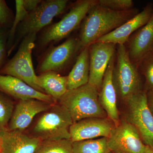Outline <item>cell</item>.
I'll list each match as a JSON object with an SVG mask.
<instances>
[{
	"instance_id": "21",
	"label": "cell",
	"mask_w": 153,
	"mask_h": 153,
	"mask_svg": "<svg viewBox=\"0 0 153 153\" xmlns=\"http://www.w3.org/2000/svg\"><path fill=\"white\" fill-rule=\"evenodd\" d=\"M74 153H109L108 138L100 137L73 143Z\"/></svg>"
},
{
	"instance_id": "6",
	"label": "cell",
	"mask_w": 153,
	"mask_h": 153,
	"mask_svg": "<svg viewBox=\"0 0 153 153\" xmlns=\"http://www.w3.org/2000/svg\"><path fill=\"white\" fill-rule=\"evenodd\" d=\"M67 0L43 1L35 10L29 13L27 16L18 27L17 38L15 44L9 50L8 55L26 36L36 34L51 24L55 17L66 10Z\"/></svg>"
},
{
	"instance_id": "9",
	"label": "cell",
	"mask_w": 153,
	"mask_h": 153,
	"mask_svg": "<svg viewBox=\"0 0 153 153\" xmlns=\"http://www.w3.org/2000/svg\"><path fill=\"white\" fill-rule=\"evenodd\" d=\"M81 51L79 39L70 38L62 44L52 47L45 54L38 65L39 74L57 72L65 69L78 51Z\"/></svg>"
},
{
	"instance_id": "11",
	"label": "cell",
	"mask_w": 153,
	"mask_h": 153,
	"mask_svg": "<svg viewBox=\"0 0 153 153\" xmlns=\"http://www.w3.org/2000/svg\"><path fill=\"white\" fill-rule=\"evenodd\" d=\"M115 44L95 42L89 47V71L88 84L99 91L105 71L115 55Z\"/></svg>"
},
{
	"instance_id": "27",
	"label": "cell",
	"mask_w": 153,
	"mask_h": 153,
	"mask_svg": "<svg viewBox=\"0 0 153 153\" xmlns=\"http://www.w3.org/2000/svg\"><path fill=\"white\" fill-rule=\"evenodd\" d=\"M11 18V12L6 2L0 0V25L8 23Z\"/></svg>"
},
{
	"instance_id": "28",
	"label": "cell",
	"mask_w": 153,
	"mask_h": 153,
	"mask_svg": "<svg viewBox=\"0 0 153 153\" xmlns=\"http://www.w3.org/2000/svg\"><path fill=\"white\" fill-rule=\"evenodd\" d=\"M6 36L5 33L0 29V66L4 60L6 52Z\"/></svg>"
},
{
	"instance_id": "14",
	"label": "cell",
	"mask_w": 153,
	"mask_h": 153,
	"mask_svg": "<svg viewBox=\"0 0 153 153\" xmlns=\"http://www.w3.org/2000/svg\"><path fill=\"white\" fill-rule=\"evenodd\" d=\"M153 13L152 6L148 5L123 25L96 42L112 43L116 45L125 44L134 32L147 23Z\"/></svg>"
},
{
	"instance_id": "10",
	"label": "cell",
	"mask_w": 153,
	"mask_h": 153,
	"mask_svg": "<svg viewBox=\"0 0 153 153\" xmlns=\"http://www.w3.org/2000/svg\"><path fill=\"white\" fill-rule=\"evenodd\" d=\"M108 143L113 153H143L146 148L136 129L126 120L115 125Z\"/></svg>"
},
{
	"instance_id": "29",
	"label": "cell",
	"mask_w": 153,
	"mask_h": 153,
	"mask_svg": "<svg viewBox=\"0 0 153 153\" xmlns=\"http://www.w3.org/2000/svg\"><path fill=\"white\" fill-rule=\"evenodd\" d=\"M42 1L41 0H23V5L26 10L30 13L37 9Z\"/></svg>"
},
{
	"instance_id": "23",
	"label": "cell",
	"mask_w": 153,
	"mask_h": 153,
	"mask_svg": "<svg viewBox=\"0 0 153 153\" xmlns=\"http://www.w3.org/2000/svg\"><path fill=\"white\" fill-rule=\"evenodd\" d=\"M14 108L13 102L0 93V130L7 129Z\"/></svg>"
},
{
	"instance_id": "18",
	"label": "cell",
	"mask_w": 153,
	"mask_h": 153,
	"mask_svg": "<svg viewBox=\"0 0 153 153\" xmlns=\"http://www.w3.org/2000/svg\"><path fill=\"white\" fill-rule=\"evenodd\" d=\"M127 50L134 64L139 63L153 49V13L146 25L129 39Z\"/></svg>"
},
{
	"instance_id": "19",
	"label": "cell",
	"mask_w": 153,
	"mask_h": 153,
	"mask_svg": "<svg viewBox=\"0 0 153 153\" xmlns=\"http://www.w3.org/2000/svg\"><path fill=\"white\" fill-rule=\"evenodd\" d=\"M89 71V47H86L80 51L74 66L67 76L68 90L75 89L88 84Z\"/></svg>"
},
{
	"instance_id": "20",
	"label": "cell",
	"mask_w": 153,
	"mask_h": 153,
	"mask_svg": "<svg viewBox=\"0 0 153 153\" xmlns=\"http://www.w3.org/2000/svg\"><path fill=\"white\" fill-rule=\"evenodd\" d=\"M67 81V76H61L57 72L52 71L37 75L39 86L56 102H58L68 91Z\"/></svg>"
},
{
	"instance_id": "3",
	"label": "cell",
	"mask_w": 153,
	"mask_h": 153,
	"mask_svg": "<svg viewBox=\"0 0 153 153\" xmlns=\"http://www.w3.org/2000/svg\"><path fill=\"white\" fill-rule=\"evenodd\" d=\"M98 94V91L88 83L67 91L58 103L68 111L73 123L87 118H107L99 101Z\"/></svg>"
},
{
	"instance_id": "13",
	"label": "cell",
	"mask_w": 153,
	"mask_h": 153,
	"mask_svg": "<svg viewBox=\"0 0 153 153\" xmlns=\"http://www.w3.org/2000/svg\"><path fill=\"white\" fill-rule=\"evenodd\" d=\"M53 104L35 99L19 100L14 108L7 129L25 131L38 115L47 110Z\"/></svg>"
},
{
	"instance_id": "7",
	"label": "cell",
	"mask_w": 153,
	"mask_h": 153,
	"mask_svg": "<svg viewBox=\"0 0 153 153\" xmlns=\"http://www.w3.org/2000/svg\"><path fill=\"white\" fill-rule=\"evenodd\" d=\"M98 0H80L74 3L69 12L60 21L47 28L40 39V45L45 47L66 38L81 25L83 19Z\"/></svg>"
},
{
	"instance_id": "17",
	"label": "cell",
	"mask_w": 153,
	"mask_h": 153,
	"mask_svg": "<svg viewBox=\"0 0 153 153\" xmlns=\"http://www.w3.org/2000/svg\"><path fill=\"white\" fill-rule=\"evenodd\" d=\"M0 91L19 100L35 99L56 103L47 94L38 91L21 79L10 75L0 74Z\"/></svg>"
},
{
	"instance_id": "8",
	"label": "cell",
	"mask_w": 153,
	"mask_h": 153,
	"mask_svg": "<svg viewBox=\"0 0 153 153\" xmlns=\"http://www.w3.org/2000/svg\"><path fill=\"white\" fill-rule=\"evenodd\" d=\"M125 102L127 106L126 120L136 129L146 146L153 147V116L148 107L146 91L142 90Z\"/></svg>"
},
{
	"instance_id": "4",
	"label": "cell",
	"mask_w": 153,
	"mask_h": 153,
	"mask_svg": "<svg viewBox=\"0 0 153 153\" xmlns=\"http://www.w3.org/2000/svg\"><path fill=\"white\" fill-rule=\"evenodd\" d=\"M112 79L117 97L126 102L131 97L143 90L141 81L135 65L129 57L125 44L117 45Z\"/></svg>"
},
{
	"instance_id": "12",
	"label": "cell",
	"mask_w": 153,
	"mask_h": 153,
	"mask_svg": "<svg viewBox=\"0 0 153 153\" xmlns=\"http://www.w3.org/2000/svg\"><path fill=\"white\" fill-rule=\"evenodd\" d=\"M115 124L108 118L89 117L74 123L70 126V139L72 142L108 138Z\"/></svg>"
},
{
	"instance_id": "2",
	"label": "cell",
	"mask_w": 153,
	"mask_h": 153,
	"mask_svg": "<svg viewBox=\"0 0 153 153\" xmlns=\"http://www.w3.org/2000/svg\"><path fill=\"white\" fill-rule=\"evenodd\" d=\"M73 123L68 111L56 102L36 117L28 133L41 141L70 139L69 128Z\"/></svg>"
},
{
	"instance_id": "1",
	"label": "cell",
	"mask_w": 153,
	"mask_h": 153,
	"mask_svg": "<svg viewBox=\"0 0 153 153\" xmlns=\"http://www.w3.org/2000/svg\"><path fill=\"white\" fill-rule=\"evenodd\" d=\"M133 9L113 10L97 4L88 13L81 25L79 39L81 50L120 27L136 15Z\"/></svg>"
},
{
	"instance_id": "31",
	"label": "cell",
	"mask_w": 153,
	"mask_h": 153,
	"mask_svg": "<svg viewBox=\"0 0 153 153\" xmlns=\"http://www.w3.org/2000/svg\"><path fill=\"white\" fill-rule=\"evenodd\" d=\"M143 153H153V147L146 146V149Z\"/></svg>"
},
{
	"instance_id": "32",
	"label": "cell",
	"mask_w": 153,
	"mask_h": 153,
	"mask_svg": "<svg viewBox=\"0 0 153 153\" xmlns=\"http://www.w3.org/2000/svg\"><path fill=\"white\" fill-rule=\"evenodd\" d=\"M2 151V142L1 136H0V153H1Z\"/></svg>"
},
{
	"instance_id": "30",
	"label": "cell",
	"mask_w": 153,
	"mask_h": 153,
	"mask_svg": "<svg viewBox=\"0 0 153 153\" xmlns=\"http://www.w3.org/2000/svg\"><path fill=\"white\" fill-rule=\"evenodd\" d=\"M146 93L148 107L153 116V91H149Z\"/></svg>"
},
{
	"instance_id": "24",
	"label": "cell",
	"mask_w": 153,
	"mask_h": 153,
	"mask_svg": "<svg viewBox=\"0 0 153 153\" xmlns=\"http://www.w3.org/2000/svg\"><path fill=\"white\" fill-rule=\"evenodd\" d=\"M16 14L13 25L9 32V41L13 42L18 27L27 16L29 12L26 10L23 5V0L16 1Z\"/></svg>"
},
{
	"instance_id": "25",
	"label": "cell",
	"mask_w": 153,
	"mask_h": 153,
	"mask_svg": "<svg viewBox=\"0 0 153 153\" xmlns=\"http://www.w3.org/2000/svg\"><path fill=\"white\" fill-rule=\"evenodd\" d=\"M140 63H141L142 71L146 78V87L148 91H153V54L150 52Z\"/></svg>"
},
{
	"instance_id": "15",
	"label": "cell",
	"mask_w": 153,
	"mask_h": 153,
	"mask_svg": "<svg viewBox=\"0 0 153 153\" xmlns=\"http://www.w3.org/2000/svg\"><path fill=\"white\" fill-rule=\"evenodd\" d=\"M1 153H35L41 140L25 131L0 130Z\"/></svg>"
},
{
	"instance_id": "33",
	"label": "cell",
	"mask_w": 153,
	"mask_h": 153,
	"mask_svg": "<svg viewBox=\"0 0 153 153\" xmlns=\"http://www.w3.org/2000/svg\"><path fill=\"white\" fill-rule=\"evenodd\" d=\"M109 153H112V152H110Z\"/></svg>"
},
{
	"instance_id": "16",
	"label": "cell",
	"mask_w": 153,
	"mask_h": 153,
	"mask_svg": "<svg viewBox=\"0 0 153 153\" xmlns=\"http://www.w3.org/2000/svg\"><path fill=\"white\" fill-rule=\"evenodd\" d=\"M114 62L115 55L110 61L105 71L101 88L99 91L98 99L108 117L116 125L120 120L117 106V94L112 79Z\"/></svg>"
},
{
	"instance_id": "26",
	"label": "cell",
	"mask_w": 153,
	"mask_h": 153,
	"mask_svg": "<svg viewBox=\"0 0 153 153\" xmlns=\"http://www.w3.org/2000/svg\"><path fill=\"white\" fill-rule=\"evenodd\" d=\"M98 4L113 10L123 11L132 9L134 3L132 0H98Z\"/></svg>"
},
{
	"instance_id": "22",
	"label": "cell",
	"mask_w": 153,
	"mask_h": 153,
	"mask_svg": "<svg viewBox=\"0 0 153 153\" xmlns=\"http://www.w3.org/2000/svg\"><path fill=\"white\" fill-rule=\"evenodd\" d=\"M35 153H74L70 139L42 141Z\"/></svg>"
},
{
	"instance_id": "5",
	"label": "cell",
	"mask_w": 153,
	"mask_h": 153,
	"mask_svg": "<svg viewBox=\"0 0 153 153\" xmlns=\"http://www.w3.org/2000/svg\"><path fill=\"white\" fill-rule=\"evenodd\" d=\"M36 37L37 34H30L22 40L16 53L3 67L1 73L16 77L36 90L45 93L38 85L32 61Z\"/></svg>"
}]
</instances>
